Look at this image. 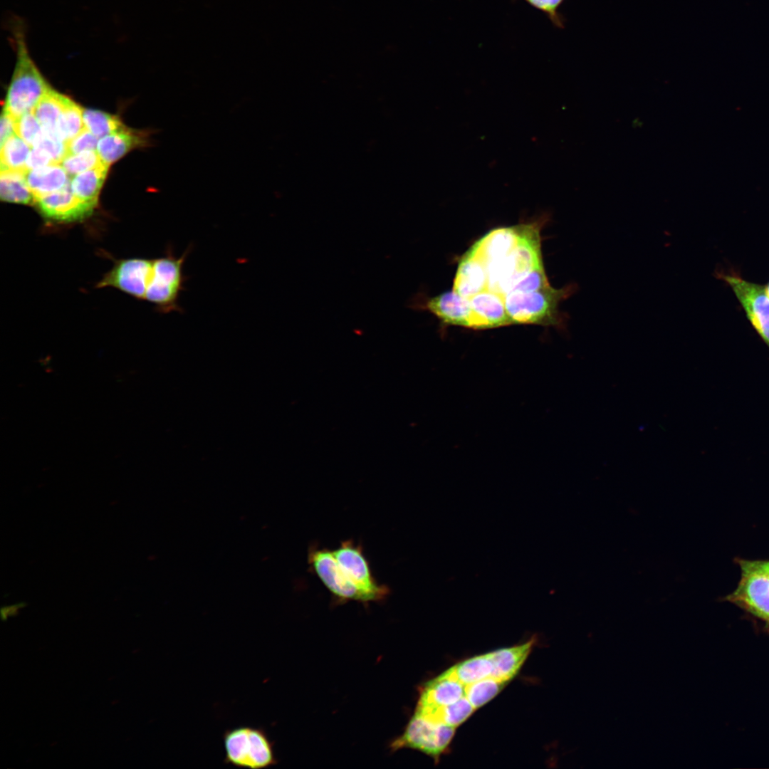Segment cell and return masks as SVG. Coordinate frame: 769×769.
<instances>
[{"mask_svg": "<svg viewBox=\"0 0 769 769\" xmlns=\"http://www.w3.org/2000/svg\"><path fill=\"white\" fill-rule=\"evenodd\" d=\"M25 177L33 194V204L36 199L61 191L70 183L68 173L57 163L26 170Z\"/></svg>", "mask_w": 769, "mask_h": 769, "instance_id": "cell-18", "label": "cell"}, {"mask_svg": "<svg viewBox=\"0 0 769 769\" xmlns=\"http://www.w3.org/2000/svg\"><path fill=\"white\" fill-rule=\"evenodd\" d=\"M98 142V138L85 127L78 135L66 143L68 155L95 150Z\"/></svg>", "mask_w": 769, "mask_h": 769, "instance_id": "cell-33", "label": "cell"}, {"mask_svg": "<svg viewBox=\"0 0 769 769\" xmlns=\"http://www.w3.org/2000/svg\"><path fill=\"white\" fill-rule=\"evenodd\" d=\"M533 7L543 11L551 22L560 28L564 27V18L558 12V8L564 0H525Z\"/></svg>", "mask_w": 769, "mask_h": 769, "instance_id": "cell-32", "label": "cell"}, {"mask_svg": "<svg viewBox=\"0 0 769 769\" xmlns=\"http://www.w3.org/2000/svg\"><path fill=\"white\" fill-rule=\"evenodd\" d=\"M83 111L79 105L66 96L56 130L58 137L64 142L67 143L85 128Z\"/></svg>", "mask_w": 769, "mask_h": 769, "instance_id": "cell-24", "label": "cell"}, {"mask_svg": "<svg viewBox=\"0 0 769 769\" xmlns=\"http://www.w3.org/2000/svg\"><path fill=\"white\" fill-rule=\"evenodd\" d=\"M548 286H550V283L543 266L527 274L515 285L511 291L530 292L540 290Z\"/></svg>", "mask_w": 769, "mask_h": 769, "instance_id": "cell-31", "label": "cell"}, {"mask_svg": "<svg viewBox=\"0 0 769 769\" xmlns=\"http://www.w3.org/2000/svg\"><path fill=\"white\" fill-rule=\"evenodd\" d=\"M534 644L535 639H531L520 645L488 653L493 666L491 678L508 683L518 674Z\"/></svg>", "mask_w": 769, "mask_h": 769, "instance_id": "cell-19", "label": "cell"}, {"mask_svg": "<svg viewBox=\"0 0 769 769\" xmlns=\"http://www.w3.org/2000/svg\"><path fill=\"white\" fill-rule=\"evenodd\" d=\"M33 206L46 222L58 225L81 222L89 218L95 209L73 193L70 183L61 191L36 199Z\"/></svg>", "mask_w": 769, "mask_h": 769, "instance_id": "cell-11", "label": "cell"}, {"mask_svg": "<svg viewBox=\"0 0 769 769\" xmlns=\"http://www.w3.org/2000/svg\"><path fill=\"white\" fill-rule=\"evenodd\" d=\"M147 137V132L132 130L126 127L100 138L96 151L101 162L109 167L131 150L149 145Z\"/></svg>", "mask_w": 769, "mask_h": 769, "instance_id": "cell-16", "label": "cell"}, {"mask_svg": "<svg viewBox=\"0 0 769 769\" xmlns=\"http://www.w3.org/2000/svg\"><path fill=\"white\" fill-rule=\"evenodd\" d=\"M28 145L16 133L1 146V170L26 171V159L31 150Z\"/></svg>", "mask_w": 769, "mask_h": 769, "instance_id": "cell-25", "label": "cell"}, {"mask_svg": "<svg viewBox=\"0 0 769 769\" xmlns=\"http://www.w3.org/2000/svg\"><path fill=\"white\" fill-rule=\"evenodd\" d=\"M465 696V685L453 675L450 669L429 681L421 691L418 708H441Z\"/></svg>", "mask_w": 769, "mask_h": 769, "instance_id": "cell-14", "label": "cell"}, {"mask_svg": "<svg viewBox=\"0 0 769 769\" xmlns=\"http://www.w3.org/2000/svg\"><path fill=\"white\" fill-rule=\"evenodd\" d=\"M765 290H766V292H767V293H768V296H769V281H768V283H767V284H766V285L765 286Z\"/></svg>", "mask_w": 769, "mask_h": 769, "instance_id": "cell-37", "label": "cell"}, {"mask_svg": "<svg viewBox=\"0 0 769 769\" xmlns=\"http://www.w3.org/2000/svg\"><path fill=\"white\" fill-rule=\"evenodd\" d=\"M741 578L725 600L746 611L769 627V571L759 560L738 559Z\"/></svg>", "mask_w": 769, "mask_h": 769, "instance_id": "cell-6", "label": "cell"}, {"mask_svg": "<svg viewBox=\"0 0 769 769\" xmlns=\"http://www.w3.org/2000/svg\"><path fill=\"white\" fill-rule=\"evenodd\" d=\"M740 303L754 330L769 348V296L765 286L745 280L734 272L716 273Z\"/></svg>", "mask_w": 769, "mask_h": 769, "instance_id": "cell-8", "label": "cell"}, {"mask_svg": "<svg viewBox=\"0 0 769 769\" xmlns=\"http://www.w3.org/2000/svg\"><path fill=\"white\" fill-rule=\"evenodd\" d=\"M487 276L483 263L468 251L461 258L455 278L453 291L461 296L470 299L486 289Z\"/></svg>", "mask_w": 769, "mask_h": 769, "instance_id": "cell-17", "label": "cell"}, {"mask_svg": "<svg viewBox=\"0 0 769 769\" xmlns=\"http://www.w3.org/2000/svg\"><path fill=\"white\" fill-rule=\"evenodd\" d=\"M108 167L103 163L96 167L73 176L70 180L73 193L83 202L96 208Z\"/></svg>", "mask_w": 769, "mask_h": 769, "instance_id": "cell-20", "label": "cell"}, {"mask_svg": "<svg viewBox=\"0 0 769 769\" xmlns=\"http://www.w3.org/2000/svg\"><path fill=\"white\" fill-rule=\"evenodd\" d=\"M332 551L342 570L365 595L367 602L382 600L387 596L389 588L375 580L359 545L345 540Z\"/></svg>", "mask_w": 769, "mask_h": 769, "instance_id": "cell-9", "label": "cell"}, {"mask_svg": "<svg viewBox=\"0 0 769 769\" xmlns=\"http://www.w3.org/2000/svg\"><path fill=\"white\" fill-rule=\"evenodd\" d=\"M308 562L313 572L338 600L367 602L365 595L342 570L333 551L313 548L309 552Z\"/></svg>", "mask_w": 769, "mask_h": 769, "instance_id": "cell-10", "label": "cell"}, {"mask_svg": "<svg viewBox=\"0 0 769 769\" xmlns=\"http://www.w3.org/2000/svg\"><path fill=\"white\" fill-rule=\"evenodd\" d=\"M540 228L536 222L518 224V239L513 250L501 260L483 263L486 290L503 298L520 279L543 266Z\"/></svg>", "mask_w": 769, "mask_h": 769, "instance_id": "cell-1", "label": "cell"}, {"mask_svg": "<svg viewBox=\"0 0 769 769\" xmlns=\"http://www.w3.org/2000/svg\"><path fill=\"white\" fill-rule=\"evenodd\" d=\"M11 28L16 61L4 108L16 120L32 111L51 88L30 56L23 23L15 22Z\"/></svg>", "mask_w": 769, "mask_h": 769, "instance_id": "cell-2", "label": "cell"}, {"mask_svg": "<svg viewBox=\"0 0 769 769\" xmlns=\"http://www.w3.org/2000/svg\"><path fill=\"white\" fill-rule=\"evenodd\" d=\"M191 248L189 246L182 255L177 257L169 246L164 256L154 258L152 276L145 300L152 303L162 313L182 312L179 298L187 278L183 268Z\"/></svg>", "mask_w": 769, "mask_h": 769, "instance_id": "cell-5", "label": "cell"}, {"mask_svg": "<svg viewBox=\"0 0 769 769\" xmlns=\"http://www.w3.org/2000/svg\"><path fill=\"white\" fill-rule=\"evenodd\" d=\"M507 682L487 678L465 685V696L475 709L486 704L495 697Z\"/></svg>", "mask_w": 769, "mask_h": 769, "instance_id": "cell-27", "label": "cell"}, {"mask_svg": "<svg viewBox=\"0 0 769 769\" xmlns=\"http://www.w3.org/2000/svg\"><path fill=\"white\" fill-rule=\"evenodd\" d=\"M34 147L45 150L51 156L54 163L57 164H60L68 155L67 144L57 136L46 132L43 130L32 147Z\"/></svg>", "mask_w": 769, "mask_h": 769, "instance_id": "cell-30", "label": "cell"}, {"mask_svg": "<svg viewBox=\"0 0 769 769\" xmlns=\"http://www.w3.org/2000/svg\"><path fill=\"white\" fill-rule=\"evenodd\" d=\"M759 563L765 569L769 571V560H759Z\"/></svg>", "mask_w": 769, "mask_h": 769, "instance_id": "cell-36", "label": "cell"}, {"mask_svg": "<svg viewBox=\"0 0 769 769\" xmlns=\"http://www.w3.org/2000/svg\"><path fill=\"white\" fill-rule=\"evenodd\" d=\"M83 119L85 127L97 138L126 127L117 117L98 110L84 109Z\"/></svg>", "mask_w": 769, "mask_h": 769, "instance_id": "cell-26", "label": "cell"}, {"mask_svg": "<svg viewBox=\"0 0 769 769\" xmlns=\"http://www.w3.org/2000/svg\"><path fill=\"white\" fill-rule=\"evenodd\" d=\"M26 171L2 169L0 174L1 201L23 205H33V194L26 183Z\"/></svg>", "mask_w": 769, "mask_h": 769, "instance_id": "cell-21", "label": "cell"}, {"mask_svg": "<svg viewBox=\"0 0 769 769\" xmlns=\"http://www.w3.org/2000/svg\"><path fill=\"white\" fill-rule=\"evenodd\" d=\"M464 685L491 678L493 666L488 654L476 656L449 668Z\"/></svg>", "mask_w": 769, "mask_h": 769, "instance_id": "cell-23", "label": "cell"}, {"mask_svg": "<svg viewBox=\"0 0 769 769\" xmlns=\"http://www.w3.org/2000/svg\"><path fill=\"white\" fill-rule=\"evenodd\" d=\"M456 728L436 723L414 712L404 733L391 745L392 750L409 748L435 760L448 748Z\"/></svg>", "mask_w": 769, "mask_h": 769, "instance_id": "cell-7", "label": "cell"}, {"mask_svg": "<svg viewBox=\"0 0 769 769\" xmlns=\"http://www.w3.org/2000/svg\"><path fill=\"white\" fill-rule=\"evenodd\" d=\"M65 98L66 96L51 88L32 110L44 132L58 137L56 124L63 108Z\"/></svg>", "mask_w": 769, "mask_h": 769, "instance_id": "cell-22", "label": "cell"}, {"mask_svg": "<svg viewBox=\"0 0 769 769\" xmlns=\"http://www.w3.org/2000/svg\"><path fill=\"white\" fill-rule=\"evenodd\" d=\"M469 302L473 310L471 328L486 329L513 324L500 295L486 289L471 298Z\"/></svg>", "mask_w": 769, "mask_h": 769, "instance_id": "cell-13", "label": "cell"}, {"mask_svg": "<svg viewBox=\"0 0 769 769\" xmlns=\"http://www.w3.org/2000/svg\"><path fill=\"white\" fill-rule=\"evenodd\" d=\"M16 119L4 108L1 116L0 144L1 146L13 135L16 134Z\"/></svg>", "mask_w": 769, "mask_h": 769, "instance_id": "cell-35", "label": "cell"}, {"mask_svg": "<svg viewBox=\"0 0 769 769\" xmlns=\"http://www.w3.org/2000/svg\"><path fill=\"white\" fill-rule=\"evenodd\" d=\"M518 239V225L495 229L478 239L468 250L483 264L505 258Z\"/></svg>", "mask_w": 769, "mask_h": 769, "instance_id": "cell-15", "label": "cell"}, {"mask_svg": "<svg viewBox=\"0 0 769 769\" xmlns=\"http://www.w3.org/2000/svg\"><path fill=\"white\" fill-rule=\"evenodd\" d=\"M60 164L68 174L74 176L96 167L103 162L96 150H88L78 154L67 155Z\"/></svg>", "mask_w": 769, "mask_h": 769, "instance_id": "cell-28", "label": "cell"}, {"mask_svg": "<svg viewBox=\"0 0 769 769\" xmlns=\"http://www.w3.org/2000/svg\"><path fill=\"white\" fill-rule=\"evenodd\" d=\"M16 134L31 147L43 132L42 127L32 111L16 120Z\"/></svg>", "mask_w": 769, "mask_h": 769, "instance_id": "cell-29", "label": "cell"}, {"mask_svg": "<svg viewBox=\"0 0 769 769\" xmlns=\"http://www.w3.org/2000/svg\"><path fill=\"white\" fill-rule=\"evenodd\" d=\"M224 763L236 768L266 769L278 763L274 742L263 727L242 725L224 731Z\"/></svg>", "mask_w": 769, "mask_h": 769, "instance_id": "cell-4", "label": "cell"}, {"mask_svg": "<svg viewBox=\"0 0 769 769\" xmlns=\"http://www.w3.org/2000/svg\"><path fill=\"white\" fill-rule=\"evenodd\" d=\"M409 307L427 310L444 325L471 327L473 310L469 299L461 296L453 290L424 299L417 295L411 300Z\"/></svg>", "mask_w": 769, "mask_h": 769, "instance_id": "cell-12", "label": "cell"}, {"mask_svg": "<svg viewBox=\"0 0 769 769\" xmlns=\"http://www.w3.org/2000/svg\"><path fill=\"white\" fill-rule=\"evenodd\" d=\"M575 283L560 289L550 285L538 291H512L504 298L505 308L513 324H535L564 328L565 318L559 311V303L575 293Z\"/></svg>", "mask_w": 769, "mask_h": 769, "instance_id": "cell-3", "label": "cell"}, {"mask_svg": "<svg viewBox=\"0 0 769 769\" xmlns=\"http://www.w3.org/2000/svg\"><path fill=\"white\" fill-rule=\"evenodd\" d=\"M51 164H54V162L51 156L43 149L40 147H32L28 155L26 167V169H33L39 167H43Z\"/></svg>", "mask_w": 769, "mask_h": 769, "instance_id": "cell-34", "label": "cell"}]
</instances>
